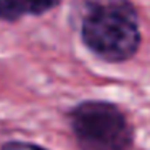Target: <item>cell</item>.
I'll return each mask as SVG.
<instances>
[{
    "instance_id": "1",
    "label": "cell",
    "mask_w": 150,
    "mask_h": 150,
    "mask_svg": "<svg viewBox=\"0 0 150 150\" xmlns=\"http://www.w3.org/2000/svg\"><path fill=\"white\" fill-rule=\"evenodd\" d=\"M81 37L98 58L110 63L126 62L140 45L136 10L129 0H94L82 18Z\"/></svg>"
},
{
    "instance_id": "2",
    "label": "cell",
    "mask_w": 150,
    "mask_h": 150,
    "mask_svg": "<svg viewBox=\"0 0 150 150\" xmlns=\"http://www.w3.org/2000/svg\"><path fill=\"white\" fill-rule=\"evenodd\" d=\"M81 150H129L134 134L126 115L110 102L87 100L69 113Z\"/></svg>"
},
{
    "instance_id": "3",
    "label": "cell",
    "mask_w": 150,
    "mask_h": 150,
    "mask_svg": "<svg viewBox=\"0 0 150 150\" xmlns=\"http://www.w3.org/2000/svg\"><path fill=\"white\" fill-rule=\"evenodd\" d=\"M62 0H0V20L18 21L23 16H40L53 10Z\"/></svg>"
},
{
    "instance_id": "4",
    "label": "cell",
    "mask_w": 150,
    "mask_h": 150,
    "mask_svg": "<svg viewBox=\"0 0 150 150\" xmlns=\"http://www.w3.org/2000/svg\"><path fill=\"white\" fill-rule=\"evenodd\" d=\"M0 150H45L44 147L36 145L31 142H21V140H11L0 147Z\"/></svg>"
}]
</instances>
